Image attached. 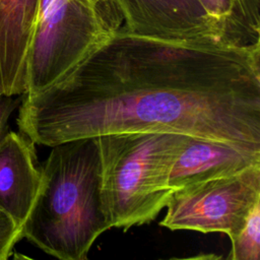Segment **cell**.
Wrapping results in <instances>:
<instances>
[{"label": "cell", "mask_w": 260, "mask_h": 260, "mask_svg": "<svg viewBox=\"0 0 260 260\" xmlns=\"http://www.w3.org/2000/svg\"><path fill=\"white\" fill-rule=\"evenodd\" d=\"M35 144L169 132L260 151V45L181 41L120 28L51 86L23 93Z\"/></svg>", "instance_id": "cell-1"}, {"label": "cell", "mask_w": 260, "mask_h": 260, "mask_svg": "<svg viewBox=\"0 0 260 260\" xmlns=\"http://www.w3.org/2000/svg\"><path fill=\"white\" fill-rule=\"evenodd\" d=\"M41 187L21 228L22 238L61 260H84L94 241L113 228L102 198L98 137L52 146Z\"/></svg>", "instance_id": "cell-2"}, {"label": "cell", "mask_w": 260, "mask_h": 260, "mask_svg": "<svg viewBox=\"0 0 260 260\" xmlns=\"http://www.w3.org/2000/svg\"><path fill=\"white\" fill-rule=\"evenodd\" d=\"M186 136L127 132L98 136L102 198L113 228L124 231L152 221L167 206L173 164Z\"/></svg>", "instance_id": "cell-3"}, {"label": "cell", "mask_w": 260, "mask_h": 260, "mask_svg": "<svg viewBox=\"0 0 260 260\" xmlns=\"http://www.w3.org/2000/svg\"><path fill=\"white\" fill-rule=\"evenodd\" d=\"M109 35L85 0H41L25 93L57 82Z\"/></svg>", "instance_id": "cell-4"}, {"label": "cell", "mask_w": 260, "mask_h": 260, "mask_svg": "<svg viewBox=\"0 0 260 260\" xmlns=\"http://www.w3.org/2000/svg\"><path fill=\"white\" fill-rule=\"evenodd\" d=\"M260 203V165L175 190L159 222L172 231L220 232L233 238Z\"/></svg>", "instance_id": "cell-5"}, {"label": "cell", "mask_w": 260, "mask_h": 260, "mask_svg": "<svg viewBox=\"0 0 260 260\" xmlns=\"http://www.w3.org/2000/svg\"><path fill=\"white\" fill-rule=\"evenodd\" d=\"M124 30L150 38L221 43L218 28L200 0H118ZM223 44V43H222Z\"/></svg>", "instance_id": "cell-6"}, {"label": "cell", "mask_w": 260, "mask_h": 260, "mask_svg": "<svg viewBox=\"0 0 260 260\" xmlns=\"http://www.w3.org/2000/svg\"><path fill=\"white\" fill-rule=\"evenodd\" d=\"M34 142L9 131L0 143V209L20 229L41 187Z\"/></svg>", "instance_id": "cell-7"}, {"label": "cell", "mask_w": 260, "mask_h": 260, "mask_svg": "<svg viewBox=\"0 0 260 260\" xmlns=\"http://www.w3.org/2000/svg\"><path fill=\"white\" fill-rule=\"evenodd\" d=\"M255 165H260V151L186 136L173 164L169 185L175 191L191 184L234 175Z\"/></svg>", "instance_id": "cell-8"}, {"label": "cell", "mask_w": 260, "mask_h": 260, "mask_svg": "<svg viewBox=\"0 0 260 260\" xmlns=\"http://www.w3.org/2000/svg\"><path fill=\"white\" fill-rule=\"evenodd\" d=\"M41 0H0V77L3 93L26 92L27 59Z\"/></svg>", "instance_id": "cell-9"}, {"label": "cell", "mask_w": 260, "mask_h": 260, "mask_svg": "<svg viewBox=\"0 0 260 260\" xmlns=\"http://www.w3.org/2000/svg\"><path fill=\"white\" fill-rule=\"evenodd\" d=\"M214 20L221 43L235 47L260 45V0H200Z\"/></svg>", "instance_id": "cell-10"}, {"label": "cell", "mask_w": 260, "mask_h": 260, "mask_svg": "<svg viewBox=\"0 0 260 260\" xmlns=\"http://www.w3.org/2000/svg\"><path fill=\"white\" fill-rule=\"evenodd\" d=\"M232 260H259L260 258V203L249 215L245 225L233 237Z\"/></svg>", "instance_id": "cell-11"}, {"label": "cell", "mask_w": 260, "mask_h": 260, "mask_svg": "<svg viewBox=\"0 0 260 260\" xmlns=\"http://www.w3.org/2000/svg\"><path fill=\"white\" fill-rule=\"evenodd\" d=\"M109 34L120 29L124 16L118 0H85Z\"/></svg>", "instance_id": "cell-12"}, {"label": "cell", "mask_w": 260, "mask_h": 260, "mask_svg": "<svg viewBox=\"0 0 260 260\" xmlns=\"http://www.w3.org/2000/svg\"><path fill=\"white\" fill-rule=\"evenodd\" d=\"M22 239L21 229L0 209V260L7 259L14 245Z\"/></svg>", "instance_id": "cell-13"}, {"label": "cell", "mask_w": 260, "mask_h": 260, "mask_svg": "<svg viewBox=\"0 0 260 260\" xmlns=\"http://www.w3.org/2000/svg\"><path fill=\"white\" fill-rule=\"evenodd\" d=\"M21 95L0 94V143L8 134V120L13 111L19 106Z\"/></svg>", "instance_id": "cell-14"}, {"label": "cell", "mask_w": 260, "mask_h": 260, "mask_svg": "<svg viewBox=\"0 0 260 260\" xmlns=\"http://www.w3.org/2000/svg\"><path fill=\"white\" fill-rule=\"evenodd\" d=\"M3 93V89H2V84H1V77H0V94Z\"/></svg>", "instance_id": "cell-15"}]
</instances>
